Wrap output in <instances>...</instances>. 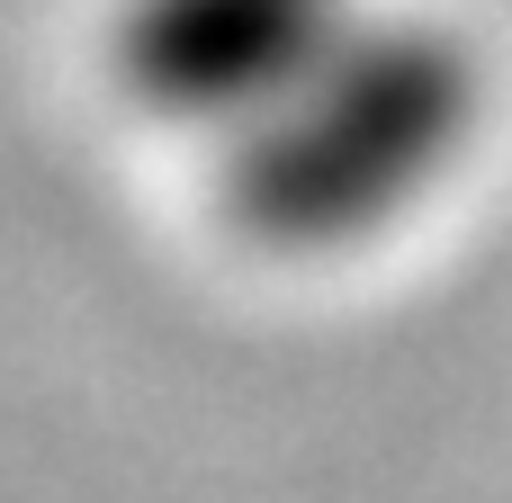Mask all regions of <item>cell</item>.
<instances>
[{
	"label": "cell",
	"instance_id": "2",
	"mask_svg": "<svg viewBox=\"0 0 512 503\" xmlns=\"http://www.w3.org/2000/svg\"><path fill=\"white\" fill-rule=\"evenodd\" d=\"M360 0H117V90L207 144L243 135L351 18Z\"/></svg>",
	"mask_w": 512,
	"mask_h": 503
},
{
	"label": "cell",
	"instance_id": "1",
	"mask_svg": "<svg viewBox=\"0 0 512 503\" xmlns=\"http://www.w3.org/2000/svg\"><path fill=\"white\" fill-rule=\"evenodd\" d=\"M486 72L432 9H351L342 36L225 135V198L279 252H333L405 225L477 153Z\"/></svg>",
	"mask_w": 512,
	"mask_h": 503
}]
</instances>
